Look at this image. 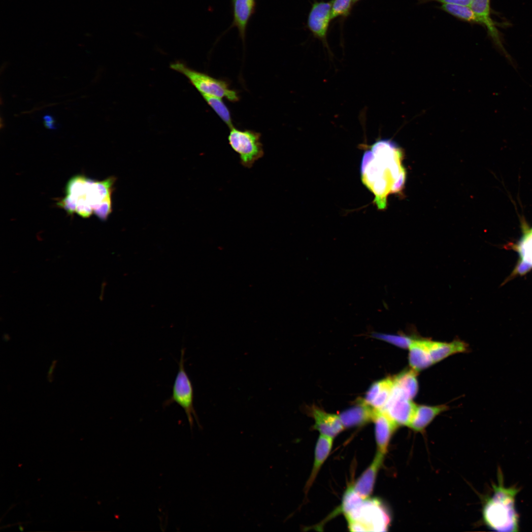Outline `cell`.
Wrapping results in <instances>:
<instances>
[{"mask_svg":"<svg viewBox=\"0 0 532 532\" xmlns=\"http://www.w3.org/2000/svg\"><path fill=\"white\" fill-rule=\"evenodd\" d=\"M369 147L362 161V180L374 195V201L378 209H384L388 196L400 192L404 187L403 153L399 145L389 139H379Z\"/></svg>","mask_w":532,"mask_h":532,"instance_id":"6da1fadb","label":"cell"},{"mask_svg":"<svg viewBox=\"0 0 532 532\" xmlns=\"http://www.w3.org/2000/svg\"><path fill=\"white\" fill-rule=\"evenodd\" d=\"M498 484L493 485V494L483 508L484 522L496 531H518L519 516L515 507V499L519 489L515 486H504L500 469L498 472Z\"/></svg>","mask_w":532,"mask_h":532,"instance_id":"7a4b0ae2","label":"cell"},{"mask_svg":"<svg viewBox=\"0 0 532 532\" xmlns=\"http://www.w3.org/2000/svg\"><path fill=\"white\" fill-rule=\"evenodd\" d=\"M346 520L352 532L386 531L390 522V515L382 503L369 498L365 499Z\"/></svg>","mask_w":532,"mask_h":532,"instance_id":"3957f363","label":"cell"},{"mask_svg":"<svg viewBox=\"0 0 532 532\" xmlns=\"http://www.w3.org/2000/svg\"><path fill=\"white\" fill-rule=\"evenodd\" d=\"M170 67L185 75L201 95L224 98L232 102L239 100L236 92L231 89L228 83L223 80L191 69L179 62L171 64Z\"/></svg>","mask_w":532,"mask_h":532,"instance_id":"277c9868","label":"cell"},{"mask_svg":"<svg viewBox=\"0 0 532 532\" xmlns=\"http://www.w3.org/2000/svg\"><path fill=\"white\" fill-rule=\"evenodd\" d=\"M261 134L255 131L240 130L234 126L230 129L229 144L239 155L241 165L251 168L264 155Z\"/></svg>","mask_w":532,"mask_h":532,"instance_id":"5b68a950","label":"cell"},{"mask_svg":"<svg viewBox=\"0 0 532 532\" xmlns=\"http://www.w3.org/2000/svg\"><path fill=\"white\" fill-rule=\"evenodd\" d=\"M185 348L181 350L178 370L174 381L171 397L166 400L163 406L166 407L172 403L178 404L184 410L190 426L193 424V419L198 421V417L194 406V389L192 382L184 367Z\"/></svg>","mask_w":532,"mask_h":532,"instance_id":"8992f818","label":"cell"},{"mask_svg":"<svg viewBox=\"0 0 532 532\" xmlns=\"http://www.w3.org/2000/svg\"><path fill=\"white\" fill-rule=\"evenodd\" d=\"M416 406L412 399L394 383L389 399L382 410L386 412L399 426H408Z\"/></svg>","mask_w":532,"mask_h":532,"instance_id":"52a82bcc","label":"cell"},{"mask_svg":"<svg viewBox=\"0 0 532 532\" xmlns=\"http://www.w3.org/2000/svg\"><path fill=\"white\" fill-rule=\"evenodd\" d=\"M331 20V1H315L313 3L308 16L307 27L313 35L326 46L327 33Z\"/></svg>","mask_w":532,"mask_h":532,"instance_id":"ba28073f","label":"cell"},{"mask_svg":"<svg viewBox=\"0 0 532 532\" xmlns=\"http://www.w3.org/2000/svg\"><path fill=\"white\" fill-rule=\"evenodd\" d=\"M469 6L480 18L481 25L487 30L497 49L507 61H511L512 58L505 49L496 24L491 17L490 0H470Z\"/></svg>","mask_w":532,"mask_h":532,"instance_id":"9c48e42d","label":"cell"},{"mask_svg":"<svg viewBox=\"0 0 532 532\" xmlns=\"http://www.w3.org/2000/svg\"><path fill=\"white\" fill-rule=\"evenodd\" d=\"M375 425V436L377 452L386 454L391 438L399 426L384 411L375 410L373 419Z\"/></svg>","mask_w":532,"mask_h":532,"instance_id":"30bf717a","label":"cell"},{"mask_svg":"<svg viewBox=\"0 0 532 532\" xmlns=\"http://www.w3.org/2000/svg\"><path fill=\"white\" fill-rule=\"evenodd\" d=\"M375 409L363 399L342 411L339 415L344 428L363 426L373 421Z\"/></svg>","mask_w":532,"mask_h":532,"instance_id":"8fae6325","label":"cell"},{"mask_svg":"<svg viewBox=\"0 0 532 532\" xmlns=\"http://www.w3.org/2000/svg\"><path fill=\"white\" fill-rule=\"evenodd\" d=\"M311 414L315 421L313 428L321 435L333 439L345 429L339 415L327 413L315 406L312 408Z\"/></svg>","mask_w":532,"mask_h":532,"instance_id":"7c38bea8","label":"cell"},{"mask_svg":"<svg viewBox=\"0 0 532 532\" xmlns=\"http://www.w3.org/2000/svg\"><path fill=\"white\" fill-rule=\"evenodd\" d=\"M256 0H232L233 22L230 28L237 29L244 42L246 29L250 19L255 12Z\"/></svg>","mask_w":532,"mask_h":532,"instance_id":"4fadbf2b","label":"cell"},{"mask_svg":"<svg viewBox=\"0 0 532 532\" xmlns=\"http://www.w3.org/2000/svg\"><path fill=\"white\" fill-rule=\"evenodd\" d=\"M384 456L378 452L369 466L353 485L355 492L363 499L369 498L372 494L375 480L383 461Z\"/></svg>","mask_w":532,"mask_h":532,"instance_id":"5bb4252c","label":"cell"},{"mask_svg":"<svg viewBox=\"0 0 532 532\" xmlns=\"http://www.w3.org/2000/svg\"><path fill=\"white\" fill-rule=\"evenodd\" d=\"M394 383V377H391L374 382L363 399L374 409L382 410L389 399Z\"/></svg>","mask_w":532,"mask_h":532,"instance_id":"9a60e30c","label":"cell"},{"mask_svg":"<svg viewBox=\"0 0 532 532\" xmlns=\"http://www.w3.org/2000/svg\"><path fill=\"white\" fill-rule=\"evenodd\" d=\"M426 339L414 338L408 348L409 366L411 368L417 372L434 364Z\"/></svg>","mask_w":532,"mask_h":532,"instance_id":"2e32d148","label":"cell"},{"mask_svg":"<svg viewBox=\"0 0 532 532\" xmlns=\"http://www.w3.org/2000/svg\"><path fill=\"white\" fill-rule=\"evenodd\" d=\"M426 342L434 364L452 355L468 350L467 344L459 339L450 342H443L426 339Z\"/></svg>","mask_w":532,"mask_h":532,"instance_id":"e0dca14e","label":"cell"},{"mask_svg":"<svg viewBox=\"0 0 532 532\" xmlns=\"http://www.w3.org/2000/svg\"><path fill=\"white\" fill-rule=\"evenodd\" d=\"M333 443V438L320 434L316 442L314 460L312 470L305 487L308 492L314 482L321 467L329 456Z\"/></svg>","mask_w":532,"mask_h":532,"instance_id":"ac0fdd59","label":"cell"},{"mask_svg":"<svg viewBox=\"0 0 532 532\" xmlns=\"http://www.w3.org/2000/svg\"><path fill=\"white\" fill-rule=\"evenodd\" d=\"M447 408L446 405H417L413 417L408 427L415 432H423L436 416Z\"/></svg>","mask_w":532,"mask_h":532,"instance_id":"d6986e66","label":"cell"},{"mask_svg":"<svg viewBox=\"0 0 532 532\" xmlns=\"http://www.w3.org/2000/svg\"><path fill=\"white\" fill-rule=\"evenodd\" d=\"M520 261L517 267V271L524 274L532 268V229L527 232L517 246Z\"/></svg>","mask_w":532,"mask_h":532,"instance_id":"ffe728a7","label":"cell"},{"mask_svg":"<svg viewBox=\"0 0 532 532\" xmlns=\"http://www.w3.org/2000/svg\"><path fill=\"white\" fill-rule=\"evenodd\" d=\"M417 372L412 368L402 371L394 377V384L413 399L418 391Z\"/></svg>","mask_w":532,"mask_h":532,"instance_id":"44dd1931","label":"cell"},{"mask_svg":"<svg viewBox=\"0 0 532 532\" xmlns=\"http://www.w3.org/2000/svg\"><path fill=\"white\" fill-rule=\"evenodd\" d=\"M364 499L355 492L353 485L349 486L343 495L340 506L331 516L339 512H342L346 518L350 516L361 505Z\"/></svg>","mask_w":532,"mask_h":532,"instance_id":"7402d4cb","label":"cell"},{"mask_svg":"<svg viewBox=\"0 0 532 532\" xmlns=\"http://www.w3.org/2000/svg\"><path fill=\"white\" fill-rule=\"evenodd\" d=\"M440 8L461 20L482 25L480 18L469 6L443 4L441 5Z\"/></svg>","mask_w":532,"mask_h":532,"instance_id":"603a6c76","label":"cell"},{"mask_svg":"<svg viewBox=\"0 0 532 532\" xmlns=\"http://www.w3.org/2000/svg\"><path fill=\"white\" fill-rule=\"evenodd\" d=\"M207 103L213 109L229 129L233 127L230 111L224 103L222 98L207 95H202Z\"/></svg>","mask_w":532,"mask_h":532,"instance_id":"cb8c5ba5","label":"cell"},{"mask_svg":"<svg viewBox=\"0 0 532 532\" xmlns=\"http://www.w3.org/2000/svg\"><path fill=\"white\" fill-rule=\"evenodd\" d=\"M371 336L403 349H408L414 338L405 334H392L373 332Z\"/></svg>","mask_w":532,"mask_h":532,"instance_id":"d4e9b609","label":"cell"},{"mask_svg":"<svg viewBox=\"0 0 532 532\" xmlns=\"http://www.w3.org/2000/svg\"><path fill=\"white\" fill-rule=\"evenodd\" d=\"M353 0H332L331 1V17H347L350 13Z\"/></svg>","mask_w":532,"mask_h":532,"instance_id":"484cf974","label":"cell"},{"mask_svg":"<svg viewBox=\"0 0 532 532\" xmlns=\"http://www.w3.org/2000/svg\"><path fill=\"white\" fill-rule=\"evenodd\" d=\"M111 212V197L104 200L93 210L94 214L102 221H106Z\"/></svg>","mask_w":532,"mask_h":532,"instance_id":"4316f807","label":"cell"},{"mask_svg":"<svg viewBox=\"0 0 532 532\" xmlns=\"http://www.w3.org/2000/svg\"><path fill=\"white\" fill-rule=\"evenodd\" d=\"M93 209L91 206L82 199L76 201L75 213L83 218H88L92 214Z\"/></svg>","mask_w":532,"mask_h":532,"instance_id":"83f0119b","label":"cell"},{"mask_svg":"<svg viewBox=\"0 0 532 532\" xmlns=\"http://www.w3.org/2000/svg\"><path fill=\"white\" fill-rule=\"evenodd\" d=\"M421 2L425 3L435 1L443 4H458L469 6L470 0H420Z\"/></svg>","mask_w":532,"mask_h":532,"instance_id":"f1b7e54d","label":"cell"},{"mask_svg":"<svg viewBox=\"0 0 532 532\" xmlns=\"http://www.w3.org/2000/svg\"><path fill=\"white\" fill-rule=\"evenodd\" d=\"M44 126L48 129L54 130L57 129L56 122L53 116L50 114H46L43 117Z\"/></svg>","mask_w":532,"mask_h":532,"instance_id":"f546056e","label":"cell"},{"mask_svg":"<svg viewBox=\"0 0 532 532\" xmlns=\"http://www.w3.org/2000/svg\"><path fill=\"white\" fill-rule=\"evenodd\" d=\"M56 364H57V360H54L52 362L51 365V366H50L49 367V370H48V375H47L48 381L49 382H52V381H53V372H54V368H55V367L56 366Z\"/></svg>","mask_w":532,"mask_h":532,"instance_id":"4dcf8cb0","label":"cell"},{"mask_svg":"<svg viewBox=\"0 0 532 532\" xmlns=\"http://www.w3.org/2000/svg\"><path fill=\"white\" fill-rule=\"evenodd\" d=\"M359 0H353V3H355V2H357V1H359Z\"/></svg>","mask_w":532,"mask_h":532,"instance_id":"1f68e13d","label":"cell"}]
</instances>
